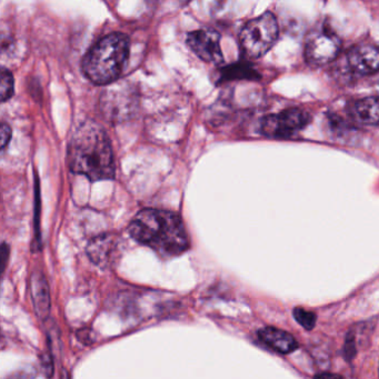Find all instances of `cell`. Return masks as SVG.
<instances>
[{
    "mask_svg": "<svg viewBox=\"0 0 379 379\" xmlns=\"http://www.w3.org/2000/svg\"><path fill=\"white\" fill-rule=\"evenodd\" d=\"M29 286L35 312L38 317L46 319L51 312V294L45 276L40 272H34L31 275Z\"/></svg>",
    "mask_w": 379,
    "mask_h": 379,
    "instance_id": "cell-9",
    "label": "cell"
},
{
    "mask_svg": "<svg viewBox=\"0 0 379 379\" xmlns=\"http://www.w3.org/2000/svg\"><path fill=\"white\" fill-rule=\"evenodd\" d=\"M8 255V246H7L6 244H3V247H1V264H3V270H5V267H6Z\"/></svg>",
    "mask_w": 379,
    "mask_h": 379,
    "instance_id": "cell-18",
    "label": "cell"
},
{
    "mask_svg": "<svg viewBox=\"0 0 379 379\" xmlns=\"http://www.w3.org/2000/svg\"><path fill=\"white\" fill-rule=\"evenodd\" d=\"M355 353H356V349H355V342L354 336L349 335V338L346 340L345 345V355L347 360H353Z\"/></svg>",
    "mask_w": 379,
    "mask_h": 379,
    "instance_id": "cell-17",
    "label": "cell"
},
{
    "mask_svg": "<svg viewBox=\"0 0 379 379\" xmlns=\"http://www.w3.org/2000/svg\"><path fill=\"white\" fill-rule=\"evenodd\" d=\"M378 88H379V82H378Z\"/></svg>",
    "mask_w": 379,
    "mask_h": 379,
    "instance_id": "cell-20",
    "label": "cell"
},
{
    "mask_svg": "<svg viewBox=\"0 0 379 379\" xmlns=\"http://www.w3.org/2000/svg\"><path fill=\"white\" fill-rule=\"evenodd\" d=\"M10 138H12V128L7 124L1 125V148H6Z\"/></svg>",
    "mask_w": 379,
    "mask_h": 379,
    "instance_id": "cell-16",
    "label": "cell"
},
{
    "mask_svg": "<svg viewBox=\"0 0 379 379\" xmlns=\"http://www.w3.org/2000/svg\"><path fill=\"white\" fill-rule=\"evenodd\" d=\"M187 45L200 60L209 64L220 65L224 62L220 35L211 28L191 31L187 36Z\"/></svg>",
    "mask_w": 379,
    "mask_h": 379,
    "instance_id": "cell-7",
    "label": "cell"
},
{
    "mask_svg": "<svg viewBox=\"0 0 379 379\" xmlns=\"http://www.w3.org/2000/svg\"><path fill=\"white\" fill-rule=\"evenodd\" d=\"M130 38L126 35H107L86 53L82 60V73L94 84H112L124 71L130 58Z\"/></svg>",
    "mask_w": 379,
    "mask_h": 379,
    "instance_id": "cell-3",
    "label": "cell"
},
{
    "mask_svg": "<svg viewBox=\"0 0 379 379\" xmlns=\"http://www.w3.org/2000/svg\"><path fill=\"white\" fill-rule=\"evenodd\" d=\"M113 239L110 237H97L88 245V256L96 265H107L113 255Z\"/></svg>",
    "mask_w": 379,
    "mask_h": 379,
    "instance_id": "cell-12",
    "label": "cell"
},
{
    "mask_svg": "<svg viewBox=\"0 0 379 379\" xmlns=\"http://www.w3.org/2000/svg\"><path fill=\"white\" fill-rule=\"evenodd\" d=\"M317 377H324V378H325V377H338V376H336V375H333V373H330V375H329V373H321V375H317Z\"/></svg>",
    "mask_w": 379,
    "mask_h": 379,
    "instance_id": "cell-19",
    "label": "cell"
},
{
    "mask_svg": "<svg viewBox=\"0 0 379 379\" xmlns=\"http://www.w3.org/2000/svg\"><path fill=\"white\" fill-rule=\"evenodd\" d=\"M258 337L267 347L281 354H290L298 347V343L292 335L274 327L261 329Z\"/></svg>",
    "mask_w": 379,
    "mask_h": 379,
    "instance_id": "cell-11",
    "label": "cell"
},
{
    "mask_svg": "<svg viewBox=\"0 0 379 379\" xmlns=\"http://www.w3.org/2000/svg\"><path fill=\"white\" fill-rule=\"evenodd\" d=\"M294 317H295L297 323L301 324L303 328L308 329V330L314 328L316 320H317L316 315L314 312L305 310L301 307H297V308L294 309Z\"/></svg>",
    "mask_w": 379,
    "mask_h": 379,
    "instance_id": "cell-15",
    "label": "cell"
},
{
    "mask_svg": "<svg viewBox=\"0 0 379 379\" xmlns=\"http://www.w3.org/2000/svg\"><path fill=\"white\" fill-rule=\"evenodd\" d=\"M279 34V23L272 12L249 20L239 37L243 53L252 60L261 58L275 45Z\"/></svg>",
    "mask_w": 379,
    "mask_h": 379,
    "instance_id": "cell-4",
    "label": "cell"
},
{
    "mask_svg": "<svg viewBox=\"0 0 379 379\" xmlns=\"http://www.w3.org/2000/svg\"><path fill=\"white\" fill-rule=\"evenodd\" d=\"M312 116L301 108H290L268 115L261 121L263 135L270 138H290L303 130L310 123Z\"/></svg>",
    "mask_w": 379,
    "mask_h": 379,
    "instance_id": "cell-5",
    "label": "cell"
},
{
    "mask_svg": "<svg viewBox=\"0 0 379 379\" xmlns=\"http://www.w3.org/2000/svg\"><path fill=\"white\" fill-rule=\"evenodd\" d=\"M351 71L360 75L379 71V46L357 45L349 53L347 56Z\"/></svg>",
    "mask_w": 379,
    "mask_h": 379,
    "instance_id": "cell-8",
    "label": "cell"
},
{
    "mask_svg": "<svg viewBox=\"0 0 379 379\" xmlns=\"http://www.w3.org/2000/svg\"><path fill=\"white\" fill-rule=\"evenodd\" d=\"M349 113L360 124L379 126V97H367L351 103Z\"/></svg>",
    "mask_w": 379,
    "mask_h": 379,
    "instance_id": "cell-10",
    "label": "cell"
},
{
    "mask_svg": "<svg viewBox=\"0 0 379 379\" xmlns=\"http://www.w3.org/2000/svg\"><path fill=\"white\" fill-rule=\"evenodd\" d=\"M71 172L84 175L91 182L112 179L116 164L109 138L95 121H87L71 137L68 149Z\"/></svg>",
    "mask_w": 379,
    "mask_h": 379,
    "instance_id": "cell-1",
    "label": "cell"
},
{
    "mask_svg": "<svg viewBox=\"0 0 379 379\" xmlns=\"http://www.w3.org/2000/svg\"><path fill=\"white\" fill-rule=\"evenodd\" d=\"M340 47L342 42L332 31L327 29L314 30L307 37L305 57L312 65H326L337 58Z\"/></svg>",
    "mask_w": 379,
    "mask_h": 379,
    "instance_id": "cell-6",
    "label": "cell"
},
{
    "mask_svg": "<svg viewBox=\"0 0 379 379\" xmlns=\"http://www.w3.org/2000/svg\"><path fill=\"white\" fill-rule=\"evenodd\" d=\"M0 80H1V84H0L1 100L5 103V101L12 98V95H14V77H12V73H10L8 69L3 68V69H1V73H0Z\"/></svg>",
    "mask_w": 379,
    "mask_h": 379,
    "instance_id": "cell-14",
    "label": "cell"
},
{
    "mask_svg": "<svg viewBox=\"0 0 379 379\" xmlns=\"http://www.w3.org/2000/svg\"><path fill=\"white\" fill-rule=\"evenodd\" d=\"M258 73L253 68L244 64L227 66L222 69V80H233V79H256Z\"/></svg>",
    "mask_w": 379,
    "mask_h": 379,
    "instance_id": "cell-13",
    "label": "cell"
},
{
    "mask_svg": "<svg viewBox=\"0 0 379 379\" xmlns=\"http://www.w3.org/2000/svg\"><path fill=\"white\" fill-rule=\"evenodd\" d=\"M130 236L161 256L180 255L188 249V235L177 213L161 209H143L130 222Z\"/></svg>",
    "mask_w": 379,
    "mask_h": 379,
    "instance_id": "cell-2",
    "label": "cell"
}]
</instances>
